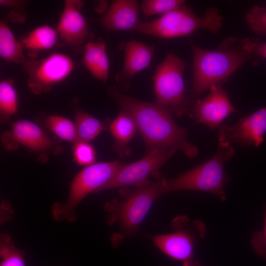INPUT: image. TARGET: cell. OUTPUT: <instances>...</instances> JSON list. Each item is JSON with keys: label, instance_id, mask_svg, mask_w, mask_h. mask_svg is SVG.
<instances>
[{"label": "cell", "instance_id": "cell-18", "mask_svg": "<svg viewBox=\"0 0 266 266\" xmlns=\"http://www.w3.org/2000/svg\"><path fill=\"white\" fill-rule=\"evenodd\" d=\"M108 129L113 137V148L121 157L130 153L128 144L137 130L135 122L127 112L121 110L118 115L109 125Z\"/></svg>", "mask_w": 266, "mask_h": 266}, {"label": "cell", "instance_id": "cell-22", "mask_svg": "<svg viewBox=\"0 0 266 266\" xmlns=\"http://www.w3.org/2000/svg\"><path fill=\"white\" fill-rule=\"evenodd\" d=\"M39 122L59 138L72 144L78 141L74 123L69 119L58 115L44 114L39 117Z\"/></svg>", "mask_w": 266, "mask_h": 266}, {"label": "cell", "instance_id": "cell-28", "mask_svg": "<svg viewBox=\"0 0 266 266\" xmlns=\"http://www.w3.org/2000/svg\"><path fill=\"white\" fill-rule=\"evenodd\" d=\"M251 245L257 254L266 260V207L263 229L254 233L251 239Z\"/></svg>", "mask_w": 266, "mask_h": 266}, {"label": "cell", "instance_id": "cell-30", "mask_svg": "<svg viewBox=\"0 0 266 266\" xmlns=\"http://www.w3.org/2000/svg\"><path fill=\"white\" fill-rule=\"evenodd\" d=\"M188 266H201V265L199 262L194 260L188 265Z\"/></svg>", "mask_w": 266, "mask_h": 266}, {"label": "cell", "instance_id": "cell-13", "mask_svg": "<svg viewBox=\"0 0 266 266\" xmlns=\"http://www.w3.org/2000/svg\"><path fill=\"white\" fill-rule=\"evenodd\" d=\"M218 130L219 142L258 147L266 132V107L241 119L235 125H220Z\"/></svg>", "mask_w": 266, "mask_h": 266}, {"label": "cell", "instance_id": "cell-27", "mask_svg": "<svg viewBox=\"0 0 266 266\" xmlns=\"http://www.w3.org/2000/svg\"><path fill=\"white\" fill-rule=\"evenodd\" d=\"M247 24L255 33L266 35V8L254 6L246 14Z\"/></svg>", "mask_w": 266, "mask_h": 266}, {"label": "cell", "instance_id": "cell-29", "mask_svg": "<svg viewBox=\"0 0 266 266\" xmlns=\"http://www.w3.org/2000/svg\"><path fill=\"white\" fill-rule=\"evenodd\" d=\"M241 45L243 50L249 54L260 56L266 59V42L254 38L242 39Z\"/></svg>", "mask_w": 266, "mask_h": 266}, {"label": "cell", "instance_id": "cell-9", "mask_svg": "<svg viewBox=\"0 0 266 266\" xmlns=\"http://www.w3.org/2000/svg\"><path fill=\"white\" fill-rule=\"evenodd\" d=\"M75 65L69 56L53 52L39 60L28 59L23 67L28 74V86L36 95L50 91L66 80L74 70Z\"/></svg>", "mask_w": 266, "mask_h": 266}, {"label": "cell", "instance_id": "cell-10", "mask_svg": "<svg viewBox=\"0 0 266 266\" xmlns=\"http://www.w3.org/2000/svg\"><path fill=\"white\" fill-rule=\"evenodd\" d=\"M177 151L167 148L150 150L142 159L132 164L124 165L97 193L127 186L138 188L150 182L148 179L151 176L158 179L161 168Z\"/></svg>", "mask_w": 266, "mask_h": 266}, {"label": "cell", "instance_id": "cell-25", "mask_svg": "<svg viewBox=\"0 0 266 266\" xmlns=\"http://www.w3.org/2000/svg\"><path fill=\"white\" fill-rule=\"evenodd\" d=\"M182 0H144L141 9L146 16L163 15L184 4Z\"/></svg>", "mask_w": 266, "mask_h": 266}, {"label": "cell", "instance_id": "cell-5", "mask_svg": "<svg viewBox=\"0 0 266 266\" xmlns=\"http://www.w3.org/2000/svg\"><path fill=\"white\" fill-rule=\"evenodd\" d=\"M223 17L215 7H211L202 17L192 12L187 5L181 6L149 22H140L135 30L163 39L189 36L205 29L216 33L220 29Z\"/></svg>", "mask_w": 266, "mask_h": 266}, {"label": "cell", "instance_id": "cell-20", "mask_svg": "<svg viewBox=\"0 0 266 266\" xmlns=\"http://www.w3.org/2000/svg\"><path fill=\"white\" fill-rule=\"evenodd\" d=\"M24 48L7 23L0 21V56L5 62L21 65L23 67L27 63Z\"/></svg>", "mask_w": 266, "mask_h": 266}, {"label": "cell", "instance_id": "cell-14", "mask_svg": "<svg viewBox=\"0 0 266 266\" xmlns=\"http://www.w3.org/2000/svg\"><path fill=\"white\" fill-rule=\"evenodd\" d=\"M209 90V94L205 98L193 103L188 115L196 123L213 130L236 110L221 85H212Z\"/></svg>", "mask_w": 266, "mask_h": 266}, {"label": "cell", "instance_id": "cell-23", "mask_svg": "<svg viewBox=\"0 0 266 266\" xmlns=\"http://www.w3.org/2000/svg\"><path fill=\"white\" fill-rule=\"evenodd\" d=\"M18 109V95L12 81L3 79L0 81V116L2 122L9 120Z\"/></svg>", "mask_w": 266, "mask_h": 266}, {"label": "cell", "instance_id": "cell-17", "mask_svg": "<svg viewBox=\"0 0 266 266\" xmlns=\"http://www.w3.org/2000/svg\"><path fill=\"white\" fill-rule=\"evenodd\" d=\"M82 63L96 79L105 83L108 78L109 60L104 41H90L84 46Z\"/></svg>", "mask_w": 266, "mask_h": 266}, {"label": "cell", "instance_id": "cell-8", "mask_svg": "<svg viewBox=\"0 0 266 266\" xmlns=\"http://www.w3.org/2000/svg\"><path fill=\"white\" fill-rule=\"evenodd\" d=\"M188 218L178 217L173 221L175 231L165 234L152 236L154 244L169 257L183 262L188 266L194 259V253L198 241L206 235V228L202 222L194 221L187 226Z\"/></svg>", "mask_w": 266, "mask_h": 266}, {"label": "cell", "instance_id": "cell-15", "mask_svg": "<svg viewBox=\"0 0 266 266\" xmlns=\"http://www.w3.org/2000/svg\"><path fill=\"white\" fill-rule=\"evenodd\" d=\"M124 60L122 70L115 79L121 90L129 89L130 82L134 75L149 66L155 51V45H148L131 39L123 45Z\"/></svg>", "mask_w": 266, "mask_h": 266}, {"label": "cell", "instance_id": "cell-1", "mask_svg": "<svg viewBox=\"0 0 266 266\" xmlns=\"http://www.w3.org/2000/svg\"><path fill=\"white\" fill-rule=\"evenodd\" d=\"M108 91L121 110L134 119L147 152L167 148L180 150L190 158L197 156L198 148L187 139V130L179 127L166 109L156 102L144 101L126 95L117 86L109 87Z\"/></svg>", "mask_w": 266, "mask_h": 266}, {"label": "cell", "instance_id": "cell-4", "mask_svg": "<svg viewBox=\"0 0 266 266\" xmlns=\"http://www.w3.org/2000/svg\"><path fill=\"white\" fill-rule=\"evenodd\" d=\"M234 154L232 145L219 142L216 154L209 160L173 178L163 179L164 193L195 190L212 194L225 201V186L230 179L225 171L224 164Z\"/></svg>", "mask_w": 266, "mask_h": 266}, {"label": "cell", "instance_id": "cell-21", "mask_svg": "<svg viewBox=\"0 0 266 266\" xmlns=\"http://www.w3.org/2000/svg\"><path fill=\"white\" fill-rule=\"evenodd\" d=\"M72 103L78 141L90 142L107 128L106 124L81 109L77 103Z\"/></svg>", "mask_w": 266, "mask_h": 266}, {"label": "cell", "instance_id": "cell-24", "mask_svg": "<svg viewBox=\"0 0 266 266\" xmlns=\"http://www.w3.org/2000/svg\"><path fill=\"white\" fill-rule=\"evenodd\" d=\"M0 266H26L24 252L6 233L0 235Z\"/></svg>", "mask_w": 266, "mask_h": 266}, {"label": "cell", "instance_id": "cell-12", "mask_svg": "<svg viewBox=\"0 0 266 266\" xmlns=\"http://www.w3.org/2000/svg\"><path fill=\"white\" fill-rule=\"evenodd\" d=\"M83 4L81 0H65L56 28L63 43L76 53H82L85 45L94 37L81 11Z\"/></svg>", "mask_w": 266, "mask_h": 266}, {"label": "cell", "instance_id": "cell-3", "mask_svg": "<svg viewBox=\"0 0 266 266\" xmlns=\"http://www.w3.org/2000/svg\"><path fill=\"white\" fill-rule=\"evenodd\" d=\"M163 194V179H159L128 192L121 200L114 199L105 204L107 224L117 223L119 227V232L111 239L114 247L136 233L153 203Z\"/></svg>", "mask_w": 266, "mask_h": 266}, {"label": "cell", "instance_id": "cell-19", "mask_svg": "<svg viewBox=\"0 0 266 266\" xmlns=\"http://www.w3.org/2000/svg\"><path fill=\"white\" fill-rule=\"evenodd\" d=\"M59 35L56 29L48 25L34 28L21 38L24 50L33 56L40 51L49 50L57 44Z\"/></svg>", "mask_w": 266, "mask_h": 266}, {"label": "cell", "instance_id": "cell-6", "mask_svg": "<svg viewBox=\"0 0 266 266\" xmlns=\"http://www.w3.org/2000/svg\"><path fill=\"white\" fill-rule=\"evenodd\" d=\"M124 164L118 161L95 163L85 166L74 177L66 201L56 202L52 206L55 221L73 222L77 219L75 209L89 194L97 193Z\"/></svg>", "mask_w": 266, "mask_h": 266}, {"label": "cell", "instance_id": "cell-7", "mask_svg": "<svg viewBox=\"0 0 266 266\" xmlns=\"http://www.w3.org/2000/svg\"><path fill=\"white\" fill-rule=\"evenodd\" d=\"M186 64L172 53L167 54L157 66L152 79L156 103L171 115H189L192 104L185 95L183 73Z\"/></svg>", "mask_w": 266, "mask_h": 266}, {"label": "cell", "instance_id": "cell-16", "mask_svg": "<svg viewBox=\"0 0 266 266\" xmlns=\"http://www.w3.org/2000/svg\"><path fill=\"white\" fill-rule=\"evenodd\" d=\"M139 5L134 0H115L98 22L108 31L134 30L140 23Z\"/></svg>", "mask_w": 266, "mask_h": 266}, {"label": "cell", "instance_id": "cell-26", "mask_svg": "<svg viewBox=\"0 0 266 266\" xmlns=\"http://www.w3.org/2000/svg\"><path fill=\"white\" fill-rule=\"evenodd\" d=\"M72 154L74 161L79 165L86 166L95 163V149L89 142L79 141L73 144Z\"/></svg>", "mask_w": 266, "mask_h": 266}, {"label": "cell", "instance_id": "cell-2", "mask_svg": "<svg viewBox=\"0 0 266 266\" xmlns=\"http://www.w3.org/2000/svg\"><path fill=\"white\" fill-rule=\"evenodd\" d=\"M228 39L215 50L191 42L193 81L191 98L197 99L212 85H221L246 62L251 55Z\"/></svg>", "mask_w": 266, "mask_h": 266}, {"label": "cell", "instance_id": "cell-11", "mask_svg": "<svg viewBox=\"0 0 266 266\" xmlns=\"http://www.w3.org/2000/svg\"><path fill=\"white\" fill-rule=\"evenodd\" d=\"M1 142L7 150L13 151L20 144L30 152L38 154L44 160L48 154H61L63 148L54 139L49 137L37 124L26 119L12 122L10 131L1 136Z\"/></svg>", "mask_w": 266, "mask_h": 266}]
</instances>
